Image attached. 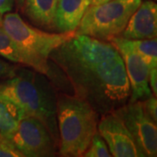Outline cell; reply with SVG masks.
<instances>
[{
    "label": "cell",
    "instance_id": "cell-1",
    "mask_svg": "<svg viewBox=\"0 0 157 157\" xmlns=\"http://www.w3.org/2000/svg\"><path fill=\"white\" fill-rule=\"evenodd\" d=\"M73 86L75 95L99 114L128 103L131 89L122 57L111 43L73 33L51 52Z\"/></svg>",
    "mask_w": 157,
    "mask_h": 157
},
{
    "label": "cell",
    "instance_id": "cell-2",
    "mask_svg": "<svg viewBox=\"0 0 157 157\" xmlns=\"http://www.w3.org/2000/svg\"><path fill=\"white\" fill-rule=\"evenodd\" d=\"M0 90L22 109L25 115L39 119L59 142L56 91L45 74L25 68H17L15 74Z\"/></svg>",
    "mask_w": 157,
    "mask_h": 157
},
{
    "label": "cell",
    "instance_id": "cell-3",
    "mask_svg": "<svg viewBox=\"0 0 157 157\" xmlns=\"http://www.w3.org/2000/svg\"><path fill=\"white\" fill-rule=\"evenodd\" d=\"M59 149L62 156H83L98 131L99 113L84 99L59 94L57 98Z\"/></svg>",
    "mask_w": 157,
    "mask_h": 157
},
{
    "label": "cell",
    "instance_id": "cell-4",
    "mask_svg": "<svg viewBox=\"0 0 157 157\" xmlns=\"http://www.w3.org/2000/svg\"><path fill=\"white\" fill-rule=\"evenodd\" d=\"M1 26L15 42L22 64L45 75L50 70L51 52L73 34L46 33L25 22L17 13L10 12H7L2 19Z\"/></svg>",
    "mask_w": 157,
    "mask_h": 157
},
{
    "label": "cell",
    "instance_id": "cell-5",
    "mask_svg": "<svg viewBox=\"0 0 157 157\" xmlns=\"http://www.w3.org/2000/svg\"><path fill=\"white\" fill-rule=\"evenodd\" d=\"M142 0H110L89 6L73 33L110 41L123 32Z\"/></svg>",
    "mask_w": 157,
    "mask_h": 157
},
{
    "label": "cell",
    "instance_id": "cell-6",
    "mask_svg": "<svg viewBox=\"0 0 157 157\" xmlns=\"http://www.w3.org/2000/svg\"><path fill=\"white\" fill-rule=\"evenodd\" d=\"M115 111L128 129L142 157L156 156V122L147 113L143 102H128Z\"/></svg>",
    "mask_w": 157,
    "mask_h": 157
},
{
    "label": "cell",
    "instance_id": "cell-7",
    "mask_svg": "<svg viewBox=\"0 0 157 157\" xmlns=\"http://www.w3.org/2000/svg\"><path fill=\"white\" fill-rule=\"evenodd\" d=\"M12 144L24 156H54L59 142L39 119L24 115L20 120Z\"/></svg>",
    "mask_w": 157,
    "mask_h": 157
},
{
    "label": "cell",
    "instance_id": "cell-8",
    "mask_svg": "<svg viewBox=\"0 0 157 157\" xmlns=\"http://www.w3.org/2000/svg\"><path fill=\"white\" fill-rule=\"evenodd\" d=\"M110 42L123 59L131 89L129 102L143 101L148 99L153 94L148 83L149 68L146 62L129 45L127 39L117 36L113 38Z\"/></svg>",
    "mask_w": 157,
    "mask_h": 157
},
{
    "label": "cell",
    "instance_id": "cell-9",
    "mask_svg": "<svg viewBox=\"0 0 157 157\" xmlns=\"http://www.w3.org/2000/svg\"><path fill=\"white\" fill-rule=\"evenodd\" d=\"M98 132L106 141L112 156L142 157L128 129L115 110L101 114Z\"/></svg>",
    "mask_w": 157,
    "mask_h": 157
},
{
    "label": "cell",
    "instance_id": "cell-10",
    "mask_svg": "<svg viewBox=\"0 0 157 157\" xmlns=\"http://www.w3.org/2000/svg\"><path fill=\"white\" fill-rule=\"evenodd\" d=\"M157 6L154 1L141 2L129 18L121 37L127 39H148L156 38Z\"/></svg>",
    "mask_w": 157,
    "mask_h": 157
},
{
    "label": "cell",
    "instance_id": "cell-11",
    "mask_svg": "<svg viewBox=\"0 0 157 157\" xmlns=\"http://www.w3.org/2000/svg\"><path fill=\"white\" fill-rule=\"evenodd\" d=\"M90 5L91 0H57L54 30L59 33H74Z\"/></svg>",
    "mask_w": 157,
    "mask_h": 157
},
{
    "label": "cell",
    "instance_id": "cell-12",
    "mask_svg": "<svg viewBox=\"0 0 157 157\" xmlns=\"http://www.w3.org/2000/svg\"><path fill=\"white\" fill-rule=\"evenodd\" d=\"M24 115L17 103L0 90V141L12 144L13 136Z\"/></svg>",
    "mask_w": 157,
    "mask_h": 157
},
{
    "label": "cell",
    "instance_id": "cell-13",
    "mask_svg": "<svg viewBox=\"0 0 157 157\" xmlns=\"http://www.w3.org/2000/svg\"><path fill=\"white\" fill-rule=\"evenodd\" d=\"M25 13L40 27L54 29L57 0H25Z\"/></svg>",
    "mask_w": 157,
    "mask_h": 157
},
{
    "label": "cell",
    "instance_id": "cell-14",
    "mask_svg": "<svg viewBox=\"0 0 157 157\" xmlns=\"http://www.w3.org/2000/svg\"><path fill=\"white\" fill-rule=\"evenodd\" d=\"M129 45L146 62L150 69L157 66V41L156 38L148 39H128Z\"/></svg>",
    "mask_w": 157,
    "mask_h": 157
},
{
    "label": "cell",
    "instance_id": "cell-15",
    "mask_svg": "<svg viewBox=\"0 0 157 157\" xmlns=\"http://www.w3.org/2000/svg\"><path fill=\"white\" fill-rule=\"evenodd\" d=\"M0 56L13 63L22 64L21 56L15 42L1 25H0Z\"/></svg>",
    "mask_w": 157,
    "mask_h": 157
},
{
    "label": "cell",
    "instance_id": "cell-16",
    "mask_svg": "<svg viewBox=\"0 0 157 157\" xmlns=\"http://www.w3.org/2000/svg\"><path fill=\"white\" fill-rule=\"evenodd\" d=\"M83 156L86 157H110L109 149L107 147V143L101 135L97 131L91 140L88 148L85 152Z\"/></svg>",
    "mask_w": 157,
    "mask_h": 157
},
{
    "label": "cell",
    "instance_id": "cell-17",
    "mask_svg": "<svg viewBox=\"0 0 157 157\" xmlns=\"http://www.w3.org/2000/svg\"><path fill=\"white\" fill-rule=\"evenodd\" d=\"M0 157H24V155L14 145L0 141Z\"/></svg>",
    "mask_w": 157,
    "mask_h": 157
},
{
    "label": "cell",
    "instance_id": "cell-18",
    "mask_svg": "<svg viewBox=\"0 0 157 157\" xmlns=\"http://www.w3.org/2000/svg\"><path fill=\"white\" fill-rule=\"evenodd\" d=\"M143 102L144 108L148 113V115L153 119L154 121H157V100L156 97L154 95L150 96L148 99H147Z\"/></svg>",
    "mask_w": 157,
    "mask_h": 157
},
{
    "label": "cell",
    "instance_id": "cell-19",
    "mask_svg": "<svg viewBox=\"0 0 157 157\" xmlns=\"http://www.w3.org/2000/svg\"><path fill=\"white\" fill-rule=\"evenodd\" d=\"M16 69L17 67L15 66L11 65L0 59V78L2 77L11 78L15 74Z\"/></svg>",
    "mask_w": 157,
    "mask_h": 157
},
{
    "label": "cell",
    "instance_id": "cell-20",
    "mask_svg": "<svg viewBox=\"0 0 157 157\" xmlns=\"http://www.w3.org/2000/svg\"><path fill=\"white\" fill-rule=\"evenodd\" d=\"M148 83L151 89L153 95L156 97L157 94V70L156 68H153L149 70V77H148Z\"/></svg>",
    "mask_w": 157,
    "mask_h": 157
},
{
    "label": "cell",
    "instance_id": "cell-21",
    "mask_svg": "<svg viewBox=\"0 0 157 157\" xmlns=\"http://www.w3.org/2000/svg\"><path fill=\"white\" fill-rule=\"evenodd\" d=\"M14 0H0V15H4L13 9Z\"/></svg>",
    "mask_w": 157,
    "mask_h": 157
},
{
    "label": "cell",
    "instance_id": "cell-22",
    "mask_svg": "<svg viewBox=\"0 0 157 157\" xmlns=\"http://www.w3.org/2000/svg\"><path fill=\"white\" fill-rule=\"evenodd\" d=\"M108 1H110V0H91V5H90V6H98V5H101V4L106 3V2H108Z\"/></svg>",
    "mask_w": 157,
    "mask_h": 157
},
{
    "label": "cell",
    "instance_id": "cell-23",
    "mask_svg": "<svg viewBox=\"0 0 157 157\" xmlns=\"http://www.w3.org/2000/svg\"><path fill=\"white\" fill-rule=\"evenodd\" d=\"M17 5H18V6L21 8L23 6H24V2H25V0H17Z\"/></svg>",
    "mask_w": 157,
    "mask_h": 157
},
{
    "label": "cell",
    "instance_id": "cell-24",
    "mask_svg": "<svg viewBox=\"0 0 157 157\" xmlns=\"http://www.w3.org/2000/svg\"><path fill=\"white\" fill-rule=\"evenodd\" d=\"M1 23H2V17H1V15H0V25H1Z\"/></svg>",
    "mask_w": 157,
    "mask_h": 157
}]
</instances>
